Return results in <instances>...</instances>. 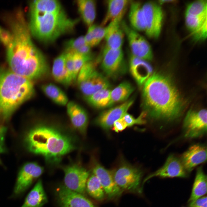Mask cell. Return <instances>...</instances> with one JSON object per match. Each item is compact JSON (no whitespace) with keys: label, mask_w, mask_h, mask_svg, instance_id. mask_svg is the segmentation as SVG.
<instances>
[{"label":"cell","mask_w":207,"mask_h":207,"mask_svg":"<svg viewBox=\"0 0 207 207\" xmlns=\"http://www.w3.org/2000/svg\"><path fill=\"white\" fill-rule=\"evenodd\" d=\"M7 21L12 36L11 42L5 47L10 69L31 81L45 78L49 72L48 62L32 41L22 11L18 10Z\"/></svg>","instance_id":"cell-1"},{"label":"cell","mask_w":207,"mask_h":207,"mask_svg":"<svg viewBox=\"0 0 207 207\" xmlns=\"http://www.w3.org/2000/svg\"><path fill=\"white\" fill-rule=\"evenodd\" d=\"M142 106L150 118L172 123L182 113L184 102L174 83L167 76L152 74L143 86Z\"/></svg>","instance_id":"cell-2"},{"label":"cell","mask_w":207,"mask_h":207,"mask_svg":"<svg viewBox=\"0 0 207 207\" xmlns=\"http://www.w3.org/2000/svg\"><path fill=\"white\" fill-rule=\"evenodd\" d=\"M23 143L28 152L43 156L52 164L59 162L76 147L71 136L54 126L42 123L25 132Z\"/></svg>","instance_id":"cell-3"},{"label":"cell","mask_w":207,"mask_h":207,"mask_svg":"<svg viewBox=\"0 0 207 207\" xmlns=\"http://www.w3.org/2000/svg\"><path fill=\"white\" fill-rule=\"evenodd\" d=\"M34 89L32 81L10 69H0V118L8 121L18 107L31 98Z\"/></svg>","instance_id":"cell-4"},{"label":"cell","mask_w":207,"mask_h":207,"mask_svg":"<svg viewBox=\"0 0 207 207\" xmlns=\"http://www.w3.org/2000/svg\"><path fill=\"white\" fill-rule=\"evenodd\" d=\"M30 33L45 43L52 42L62 35L71 32L79 21L78 19L69 18L62 9L42 13L30 9Z\"/></svg>","instance_id":"cell-5"},{"label":"cell","mask_w":207,"mask_h":207,"mask_svg":"<svg viewBox=\"0 0 207 207\" xmlns=\"http://www.w3.org/2000/svg\"><path fill=\"white\" fill-rule=\"evenodd\" d=\"M98 61L93 60L86 63L79 71L76 81L85 98L101 89L109 88L110 83L106 76L96 69Z\"/></svg>","instance_id":"cell-6"},{"label":"cell","mask_w":207,"mask_h":207,"mask_svg":"<svg viewBox=\"0 0 207 207\" xmlns=\"http://www.w3.org/2000/svg\"><path fill=\"white\" fill-rule=\"evenodd\" d=\"M111 172L115 182L122 191L134 193L141 191L143 172L139 168L124 163Z\"/></svg>","instance_id":"cell-7"},{"label":"cell","mask_w":207,"mask_h":207,"mask_svg":"<svg viewBox=\"0 0 207 207\" xmlns=\"http://www.w3.org/2000/svg\"><path fill=\"white\" fill-rule=\"evenodd\" d=\"M183 135L186 139L199 138L207 133V110H189L184 119Z\"/></svg>","instance_id":"cell-8"},{"label":"cell","mask_w":207,"mask_h":207,"mask_svg":"<svg viewBox=\"0 0 207 207\" xmlns=\"http://www.w3.org/2000/svg\"><path fill=\"white\" fill-rule=\"evenodd\" d=\"M101 64L106 77L112 78H117L124 74L126 70L122 49H113L105 46Z\"/></svg>","instance_id":"cell-9"},{"label":"cell","mask_w":207,"mask_h":207,"mask_svg":"<svg viewBox=\"0 0 207 207\" xmlns=\"http://www.w3.org/2000/svg\"><path fill=\"white\" fill-rule=\"evenodd\" d=\"M43 171V168L36 162L24 164L18 172L11 197L16 198L22 196Z\"/></svg>","instance_id":"cell-10"},{"label":"cell","mask_w":207,"mask_h":207,"mask_svg":"<svg viewBox=\"0 0 207 207\" xmlns=\"http://www.w3.org/2000/svg\"><path fill=\"white\" fill-rule=\"evenodd\" d=\"M121 25L127 37L131 54L146 61L151 60L153 57L152 53L147 41L138 31L132 28L124 21H121Z\"/></svg>","instance_id":"cell-11"},{"label":"cell","mask_w":207,"mask_h":207,"mask_svg":"<svg viewBox=\"0 0 207 207\" xmlns=\"http://www.w3.org/2000/svg\"><path fill=\"white\" fill-rule=\"evenodd\" d=\"M65 186L73 191L83 194L89 175L84 168L76 164H72L64 168Z\"/></svg>","instance_id":"cell-12"},{"label":"cell","mask_w":207,"mask_h":207,"mask_svg":"<svg viewBox=\"0 0 207 207\" xmlns=\"http://www.w3.org/2000/svg\"><path fill=\"white\" fill-rule=\"evenodd\" d=\"M146 28L145 32L149 37L156 38L161 32L163 13L161 7L156 3L147 2L142 5Z\"/></svg>","instance_id":"cell-13"},{"label":"cell","mask_w":207,"mask_h":207,"mask_svg":"<svg viewBox=\"0 0 207 207\" xmlns=\"http://www.w3.org/2000/svg\"><path fill=\"white\" fill-rule=\"evenodd\" d=\"M134 101V99L131 98L118 106L103 111L96 118L95 123L103 129L108 130L115 121L127 113Z\"/></svg>","instance_id":"cell-14"},{"label":"cell","mask_w":207,"mask_h":207,"mask_svg":"<svg viewBox=\"0 0 207 207\" xmlns=\"http://www.w3.org/2000/svg\"><path fill=\"white\" fill-rule=\"evenodd\" d=\"M188 173L180 158L171 154L168 156L163 166L148 176L144 182L154 177L185 178L187 176Z\"/></svg>","instance_id":"cell-15"},{"label":"cell","mask_w":207,"mask_h":207,"mask_svg":"<svg viewBox=\"0 0 207 207\" xmlns=\"http://www.w3.org/2000/svg\"><path fill=\"white\" fill-rule=\"evenodd\" d=\"M207 147L204 144L192 145L181 156L180 159L188 173L191 171L197 166L207 160Z\"/></svg>","instance_id":"cell-16"},{"label":"cell","mask_w":207,"mask_h":207,"mask_svg":"<svg viewBox=\"0 0 207 207\" xmlns=\"http://www.w3.org/2000/svg\"><path fill=\"white\" fill-rule=\"evenodd\" d=\"M93 172L99 180L105 194L110 199L117 198L122 191L115 182L112 172L99 163L93 167Z\"/></svg>","instance_id":"cell-17"},{"label":"cell","mask_w":207,"mask_h":207,"mask_svg":"<svg viewBox=\"0 0 207 207\" xmlns=\"http://www.w3.org/2000/svg\"><path fill=\"white\" fill-rule=\"evenodd\" d=\"M129 68L131 75L140 87L143 86L153 72L152 67L146 60L131 54L129 57Z\"/></svg>","instance_id":"cell-18"},{"label":"cell","mask_w":207,"mask_h":207,"mask_svg":"<svg viewBox=\"0 0 207 207\" xmlns=\"http://www.w3.org/2000/svg\"><path fill=\"white\" fill-rule=\"evenodd\" d=\"M58 197L62 207H96L83 194L71 190L65 186L59 189Z\"/></svg>","instance_id":"cell-19"},{"label":"cell","mask_w":207,"mask_h":207,"mask_svg":"<svg viewBox=\"0 0 207 207\" xmlns=\"http://www.w3.org/2000/svg\"><path fill=\"white\" fill-rule=\"evenodd\" d=\"M67 112L74 127L83 135L86 131L88 122L87 112L80 105L73 101L68 102Z\"/></svg>","instance_id":"cell-20"},{"label":"cell","mask_w":207,"mask_h":207,"mask_svg":"<svg viewBox=\"0 0 207 207\" xmlns=\"http://www.w3.org/2000/svg\"><path fill=\"white\" fill-rule=\"evenodd\" d=\"M122 21H113L106 27V47L113 49H122L125 35L121 25Z\"/></svg>","instance_id":"cell-21"},{"label":"cell","mask_w":207,"mask_h":207,"mask_svg":"<svg viewBox=\"0 0 207 207\" xmlns=\"http://www.w3.org/2000/svg\"><path fill=\"white\" fill-rule=\"evenodd\" d=\"M131 1L128 0H109L106 2L107 11L101 26L114 20L122 21Z\"/></svg>","instance_id":"cell-22"},{"label":"cell","mask_w":207,"mask_h":207,"mask_svg":"<svg viewBox=\"0 0 207 207\" xmlns=\"http://www.w3.org/2000/svg\"><path fill=\"white\" fill-rule=\"evenodd\" d=\"M65 53L64 52L54 60L52 69L53 78L57 82L68 87L72 84L65 65Z\"/></svg>","instance_id":"cell-23"},{"label":"cell","mask_w":207,"mask_h":207,"mask_svg":"<svg viewBox=\"0 0 207 207\" xmlns=\"http://www.w3.org/2000/svg\"><path fill=\"white\" fill-rule=\"evenodd\" d=\"M47 201L42 182L39 179L27 195L20 207H42Z\"/></svg>","instance_id":"cell-24"},{"label":"cell","mask_w":207,"mask_h":207,"mask_svg":"<svg viewBox=\"0 0 207 207\" xmlns=\"http://www.w3.org/2000/svg\"><path fill=\"white\" fill-rule=\"evenodd\" d=\"M129 19L131 26L138 31H145L146 28L144 14L140 3L131 1L130 3Z\"/></svg>","instance_id":"cell-25"},{"label":"cell","mask_w":207,"mask_h":207,"mask_svg":"<svg viewBox=\"0 0 207 207\" xmlns=\"http://www.w3.org/2000/svg\"><path fill=\"white\" fill-rule=\"evenodd\" d=\"M207 193V176L205 174L202 166L197 169L195 178L189 203L192 202L201 197Z\"/></svg>","instance_id":"cell-26"},{"label":"cell","mask_w":207,"mask_h":207,"mask_svg":"<svg viewBox=\"0 0 207 207\" xmlns=\"http://www.w3.org/2000/svg\"><path fill=\"white\" fill-rule=\"evenodd\" d=\"M78 12L83 20L89 27L93 24L96 16V3L93 0L76 1Z\"/></svg>","instance_id":"cell-27"},{"label":"cell","mask_w":207,"mask_h":207,"mask_svg":"<svg viewBox=\"0 0 207 207\" xmlns=\"http://www.w3.org/2000/svg\"><path fill=\"white\" fill-rule=\"evenodd\" d=\"M134 90L133 86L129 82L124 81L120 83L111 90L109 107L127 100Z\"/></svg>","instance_id":"cell-28"},{"label":"cell","mask_w":207,"mask_h":207,"mask_svg":"<svg viewBox=\"0 0 207 207\" xmlns=\"http://www.w3.org/2000/svg\"><path fill=\"white\" fill-rule=\"evenodd\" d=\"M41 89L45 94L57 105L64 106L68 102V98L66 94L55 85L49 83L41 86Z\"/></svg>","instance_id":"cell-29"},{"label":"cell","mask_w":207,"mask_h":207,"mask_svg":"<svg viewBox=\"0 0 207 207\" xmlns=\"http://www.w3.org/2000/svg\"><path fill=\"white\" fill-rule=\"evenodd\" d=\"M111 90L109 88L103 89L85 99L88 103L95 108L99 109L109 107Z\"/></svg>","instance_id":"cell-30"},{"label":"cell","mask_w":207,"mask_h":207,"mask_svg":"<svg viewBox=\"0 0 207 207\" xmlns=\"http://www.w3.org/2000/svg\"><path fill=\"white\" fill-rule=\"evenodd\" d=\"M42 13H53L62 9L60 3L54 0H38L32 1L30 9Z\"/></svg>","instance_id":"cell-31"},{"label":"cell","mask_w":207,"mask_h":207,"mask_svg":"<svg viewBox=\"0 0 207 207\" xmlns=\"http://www.w3.org/2000/svg\"><path fill=\"white\" fill-rule=\"evenodd\" d=\"M106 32V27L92 24L89 27L84 37L86 43L91 47L96 46L104 38Z\"/></svg>","instance_id":"cell-32"},{"label":"cell","mask_w":207,"mask_h":207,"mask_svg":"<svg viewBox=\"0 0 207 207\" xmlns=\"http://www.w3.org/2000/svg\"><path fill=\"white\" fill-rule=\"evenodd\" d=\"M86 189L90 196L97 200H102L105 197V193L100 181L94 174L88 178Z\"/></svg>","instance_id":"cell-33"},{"label":"cell","mask_w":207,"mask_h":207,"mask_svg":"<svg viewBox=\"0 0 207 207\" xmlns=\"http://www.w3.org/2000/svg\"><path fill=\"white\" fill-rule=\"evenodd\" d=\"M185 14L197 16H207V1L197 0L191 3L187 6Z\"/></svg>","instance_id":"cell-34"},{"label":"cell","mask_w":207,"mask_h":207,"mask_svg":"<svg viewBox=\"0 0 207 207\" xmlns=\"http://www.w3.org/2000/svg\"><path fill=\"white\" fill-rule=\"evenodd\" d=\"M86 44L84 37L83 36L69 40L64 44V52L74 53L78 49Z\"/></svg>","instance_id":"cell-35"},{"label":"cell","mask_w":207,"mask_h":207,"mask_svg":"<svg viewBox=\"0 0 207 207\" xmlns=\"http://www.w3.org/2000/svg\"><path fill=\"white\" fill-rule=\"evenodd\" d=\"M74 75L76 79L78 74L83 66L87 62L93 60V55H85L73 53Z\"/></svg>","instance_id":"cell-36"},{"label":"cell","mask_w":207,"mask_h":207,"mask_svg":"<svg viewBox=\"0 0 207 207\" xmlns=\"http://www.w3.org/2000/svg\"><path fill=\"white\" fill-rule=\"evenodd\" d=\"M146 114L144 111L140 114L137 118H135L132 115L126 113L122 117L126 124L127 126H131L135 124H142L146 122L145 118Z\"/></svg>","instance_id":"cell-37"},{"label":"cell","mask_w":207,"mask_h":207,"mask_svg":"<svg viewBox=\"0 0 207 207\" xmlns=\"http://www.w3.org/2000/svg\"><path fill=\"white\" fill-rule=\"evenodd\" d=\"M65 65L69 75L72 83L76 81L74 75L73 53H66Z\"/></svg>","instance_id":"cell-38"},{"label":"cell","mask_w":207,"mask_h":207,"mask_svg":"<svg viewBox=\"0 0 207 207\" xmlns=\"http://www.w3.org/2000/svg\"><path fill=\"white\" fill-rule=\"evenodd\" d=\"M12 39L11 31L0 26V42L6 47L11 43Z\"/></svg>","instance_id":"cell-39"},{"label":"cell","mask_w":207,"mask_h":207,"mask_svg":"<svg viewBox=\"0 0 207 207\" xmlns=\"http://www.w3.org/2000/svg\"><path fill=\"white\" fill-rule=\"evenodd\" d=\"M7 130L6 127L0 124V152L1 153H4L6 151L5 140Z\"/></svg>","instance_id":"cell-40"},{"label":"cell","mask_w":207,"mask_h":207,"mask_svg":"<svg viewBox=\"0 0 207 207\" xmlns=\"http://www.w3.org/2000/svg\"><path fill=\"white\" fill-rule=\"evenodd\" d=\"M207 198L204 196L189 203V207H207Z\"/></svg>","instance_id":"cell-41"},{"label":"cell","mask_w":207,"mask_h":207,"mask_svg":"<svg viewBox=\"0 0 207 207\" xmlns=\"http://www.w3.org/2000/svg\"><path fill=\"white\" fill-rule=\"evenodd\" d=\"M113 126V130L116 132L122 131L127 127L122 118L115 121Z\"/></svg>","instance_id":"cell-42"},{"label":"cell","mask_w":207,"mask_h":207,"mask_svg":"<svg viewBox=\"0 0 207 207\" xmlns=\"http://www.w3.org/2000/svg\"><path fill=\"white\" fill-rule=\"evenodd\" d=\"M1 154V153L0 152V154ZM0 165H3V163H2V161L1 160V159L0 158Z\"/></svg>","instance_id":"cell-43"}]
</instances>
